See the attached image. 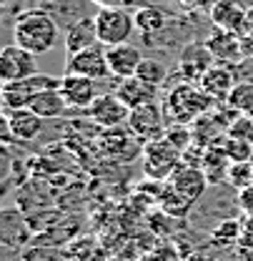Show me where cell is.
<instances>
[{
    "mask_svg": "<svg viewBox=\"0 0 253 261\" xmlns=\"http://www.w3.org/2000/svg\"><path fill=\"white\" fill-rule=\"evenodd\" d=\"M43 10L58 23L61 31H70L73 25L88 20V18H95L98 15V5L93 0H53L48 5H43Z\"/></svg>",
    "mask_w": 253,
    "mask_h": 261,
    "instance_id": "10",
    "label": "cell"
},
{
    "mask_svg": "<svg viewBox=\"0 0 253 261\" xmlns=\"http://www.w3.org/2000/svg\"><path fill=\"white\" fill-rule=\"evenodd\" d=\"M58 91L63 93L65 103L75 111H86L95 98L100 96V88H98L95 81L86 78V75H75V73H63L61 75Z\"/></svg>",
    "mask_w": 253,
    "mask_h": 261,
    "instance_id": "11",
    "label": "cell"
},
{
    "mask_svg": "<svg viewBox=\"0 0 253 261\" xmlns=\"http://www.w3.org/2000/svg\"><path fill=\"white\" fill-rule=\"evenodd\" d=\"M165 116H163V106H158V100L153 103H146V106H138L130 111L128 116V128L135 136V141L140 143H148V141H156L165 136Z\"/></svg>",
    "mask_w": 253,
    "mask_h": 261,
    "instance_id": "6",
    "label": "cell"
},
{
    "mask_svg": "<svg viewBox=\"0 0 253 261\" xmlns=\"http://www.w3.org/2000/svg\"><path fill=\"white\" fill-rule=\"evenodd\" d=\"M208 45V50L216 56V61L221 65H236L243 61L241 56V35L231 31H221V28H211V33L203 40Z\"/></svg>",
    "mask_w": 253,
    "mask_h": 261,
    "instance_id": "18",
    "label": "cell"
},
{
    "mask_svg": "<svg viewBox=\"0 0 253 261\" xmlns=\"http://www.w3.org/2000/svg\"><path fill=\"white\" fill-rule=\"evenodd\" d=\"M246 33L253 35V5L248 8V15H246Z\"/></svg>",
    "mask_w": 253,
    "mask_h": 261,
    "instance_id": "38",
    "label": "cell"
},
{
    "mask_svg": "<svg viewBox=\"0 0 253 261\" xmlns=\"http://www.w3.org/2000/svg\"><path fill=\"white\" fill-rule=\"evenodd\" d=\"M65 73H75V75H86L95 83L113 78L110 75V65H108V56H105V45H93L86 48L75 56H65Z\"/></svg>",
    "mask_w": 253,
    "mask_h": 261,
    "instance_id": "8",
    "label": "cell"
},
{
    "mask_svg": "<svg viewBox=\"0 0 253 261\" xmlns=\"http://www.w3.org/2000/svg\"><path fill=\"white\" fill-rule=\"evenodd\" d=\"M33 236L31 224L25 221V216L20 214V208H3L0 214V241L5 249H15L20 251Z\"/></svg>",
    "mask_w": 253,
    "mask_h": 261,
    "instance_id": "14",
    "label": "cell"
},
{
    "mask_svg": "<svg viewBox=\"0 0 253 261\" xmlns=\"http://www.w3.org/2000/svg\"><path fill=\"white\" fill-rule=\"evenodd\" d=\"M13 40L15 45H20L23 50H28L38 58V56L50 53L58 45L61 28L40 5H35V8L23 10L13 20Z\"/></svg>",
    "mask_w": 253,
    "mask_h": 261,
    "instance_id": "1",
    "label": "cell"
},
{
    "mask_svg": "<svg viewBox=\"0 0 253 261\" xmlns=\"http://www.w3.org/2000/svg\"><path fill=\"white\" fill-rule=\"evenodd\" d=\"M35 3H38V5L43 8V5H48V3H53V0H35Z\"/></svg>",
    "mask_w": 253,
    "mask_h": 261,
    "instance_id": "40",
    "label": "cell"
},
{
    "mask_svg": "<svg viewBox=\"0 0 253 261\" xmlns=\"http://www.w3.org/2000/svg\"><path fill=\"white\" fill-rule=\"evenodd\" d=\"M248 116H251V118H253V111H248Z\"/></svg>",
    "mask_w": 253,
    "mask_h": 261,
    "instance_id": "41",
    "label": "cell"
},
{
    "mask_svg": "<svg viewBox=\"0 0 253 261\" xmlns=\"http://www.w3.org/2000/svg\"><path fill=\"white\" fill-rule=\"evenodd\" d=\"M58 83H61V78H53L45 73H35L23 81H8V83H3V108L5 111L28 108L38 93H43L48 88H58Z\"/></svg>",
    "mask_w": 253,
    "mask_h": 261,
    "instance_id": "4",
    "label": "cell"
},
{
    "mask_svg": "<svg viewBox=\"0 0 253 261\" xmlns=\"http://www.w3.org/2000/svg\"><path fill=\"white\" fill-rule=\"evenodd\" d=\"M226 133H228L231 138H241V141L253 143V118L248 113H238V116L233 118V123L226 128Z\"/></svg>",
    "mask_w": 253,
    "mask_h": 261,
    "instance_id": "30",
    "label": "cell"
},
{
    "mask_svg": "<svg viewBox=\"0 0 253 261\" xmlns=\"http://www.w3.org/2000/svg\"><path fill=\"white\" fill-rule=\"evenodd\" d=\"M246 15H248V8L241 0H218L208 10V20H211L213 28L231 31L236 35L246 33Z\"/></svg>",
    "mask_w": 253,
    "mask_h": 261,
    "instance_id": "13",
    "label": "cell"
},
{
    "mask_svg": "<svg viewBox=\"0 0 253 261\" xmlns=\"http://www.w3.org/2000/svg\"><path fill=\"white\" fill-rule=\"evenodd\" d=\"M3 5H5V8H13V5H15V8L20 10V0H3ZM20 13H23V10H20Z\"/></svg>",
    "mask_w": 253,
    "mask_h": 261,
    "instance_id": "39",
    "label": "cell"
},
{
    "mask_svg": "<svg viewBox=\"0 0 253 261\" xmlns=\"http://www.w3.org/2000/svg\"><path fill=\"white\" fill-rule=\"evenodd\" d=\"M63 43H65V56H75V53H80L86 48L98 45L100 40H98V31H95V18H88V20L73 25L70 31H65Z\"/></svg>",
    "mask_w": 253,
    "mask_h": 261,
    "instance_id": "21",
    "label": "cell"
},
{
    "mask_svg": "<svg viewBox=\"0 0 253 261\" xmlns=\"http://www.w3.org/2000/svg\"><path fill=\"white\" fill-rule=\"evenodd\" d=\"M226 184H228L231 189H236V191H241V189H248V186H253V161L231 163Z\"/></svg>",
    "mask_w": 253,
    "mask_h": 261,
    "instance_id": "28",
    "label": "cell"
},
{
    "mask_svg": "<svg viewBox=\"0 0 253 261\" xmlns=\"http://www.w3.org/2000/svg\"><path fill=\"white\" fill-rule=\"evenodd\" d=\"M40 118H45V121H53V118H61L68 113V103H65L63 93L58 91V88H48V91H43V93H38V96L31 100V106Z\"/></svg>",
    "mask_w": 253,
    "mask_h": 261,
    "instance_id": "23",
    "label": "cell"
},
{
    "mask_svg": "<svg viewBox=\"0 0 253 261\" xmlns=\"http://www.w3.org/2000/svg\"><path fill=\"white\" fill-rule=\"evenodd\" d=\"M216 63H218V61H216V56L208 50V45L201 43V40H193V43H188V45L178 53L176 70H178V75H181L183 81L198 83Z\"/></svg>",
    "mask_w": 253,
    "mask_h": 261,
    "instance_id": "9",
    "label": "cell"
},
{
    "mask_svg": "<svg viewBox=\"0 0 253 261\" xmlns=\"http://www.w3.org/2000/svg\"><path fill=\"white\" fill-rule=\"evenodd\" d=\"M243 221L241 219H223L221 224L211 228V246H233L241 244L243 236Z\"/></svg>",
    "mask_w": 253,
    "mask_h": 261,
    "instance_id": "25",
    "label": "cell"
},
{
    "mask_svg": "<svg viewBox=\"0 0 253 261\" xmlns=\"http://www.w3.org/2000/svg\"><path fill=\"white\" fill-rule=\"evenodd\" d=\"M241 56H243V61L253 58V35H248V33L241 35Z\"/></svg>",
    "mask_w": 253,
    "mask_h": 261,
    "instance_id": "35",
    "label": "cell"
},
{
    "mask_svg": "<svg viewBox=\"0 0 253 261\" xmlns=\"http://www.w3.org/2000/svg\"><path fill=\"white\" fill-rule=\"evenodd\" d=\"M140 81H146V83H151V86H165V81L171 78L168 75V68L160 63L158 58H151V56H146L140 65H138V73H135Z\"/></svg>",
    "mask_w": 253,
    "mask_h": 261,
    "instance_id": "26",
    "label": "cell"
},
{
    "mask_svg": "<svg viewBox=\"0 0 253 261\" xmlns=\"http://www.w3.org/2000/svg\"><path fill=\"white\" fill-rule=\"evenodd\" d=\"M23 259L25 261H70L65 259L61 251H55V249H28V251H23Z\"/></svg>",
    "mask_w": 253,
    "mask_h": 261,
    "instance_id": "32",
    "label": "cell"
},
{
    "mask_svg": "<svg viewBox=\"0 0 253 261\" xmlns=\"http://www.w3.org/2000/svg\"><path fill=\"white\" fill-rule=\"evenodd\" d=\"M158 203H160V208L168 214V216H176V219H188L190 216V211L195 208L193 203H190L186 196H181L171 184H165V186H160V191H158Z\"/></svg>",
    "mask_w": 253,
    "mask_h": 261,
    "instance_id": "24",
    "label": "cell"
},
{
    "mask_svg": "<svg viewBox=\"0 0 253 261\" xmlns=\"http://www.w3.org/2000/svg\"><path fill=\"white\" fill-rule=\"evenodd\" d=\"M221 146H223V151H226V156L231 159V163L253 161V143H248V141L231 138V136L226 133V136H221Z\"/></svg>",
    "mask_w": 253,
    "mask_h": 261,
    "instance_id": "27",
    "label": "cell"
},
{
    "mask_svg": "<svg viewBox=\"0 0 253 261\" xmlns=\"http://www.w3.org/2000/svg\"><path fill=\"white\" fill-rule=\"evenodd\" d=\"M5 116H8V123H10V130H13V138L18 143H31L45 128V118H40L33 108L5 111Z\"/></svg>",
    "mask_w": 253,
    "mask_h": 261,
    "instance_id": "19",
    "label": "cell"
},
{
    "mask_svg": "<svg viewBox=\"0 0 253 261\" xmlns=\"http://www.w3.org/2000/svg\"><path fill=\"white\" fill-rule=\"evenodd\" d=\"M226 103L231 108H236L238 113L253 111V83H236V88L231 91V96L226 98Z\"/></svg>",
    "mask_w": 253,
    "mask_h": 261,
    "instance_id": "29",
    "label": "cell"
},
{
    "mask_svg": "<svg viewBox=\"0 0 253 261\" xmlns=\"http://www.w3.org/2000/svg\"><path fill=\"white\" fill-rule=\"evenodd\" d=\"M165 141L176 148V151H188L190 148V141H193V133H190L186 126H171L165 128Z\"/></svg>",
    "mask_w": 253,
    "mask_h": 261,
    "instance_id": "31",
    "label": "cell"
},
{
    "mask_svg": "<svg viewBox=\"0 0 253 261\" xmlns=\"http://www.w3.org/2000/svg\"><path fill=\"white\" fill-rule=\"evenodd\" d=\"M213 103H216V100L208 96L198 83L181 81V83H176V86L163 96V116H165V123H171V126H190V123H195L201 116H206Z\"/></svg>",
    "mask_w": 253,
    "mask_h": 261,
    "instance_id": "2",
    "label": "cell"
},
{
    "mask_svg": "<svg viewBox=\"0 0 253 261\" xmlns=\"http://www.w3.org/2000/svg\"><path fill=\"white\" fill-rule=\"evenodd\" d=\"M140 153H143V168H146V173H148L153 181H168V178L176 173L178 161L183 159V153L176 151V148L165 141V136L143 143Z\"/></svg>",
    "mask_w": 253,
    "mask_h": 261,
    "instance_id": "5",
    "label": "cell"
},
{
    "mask_svg": "<svg viewBox=\"0 0 253 261\" xmlns=\"http://www.w3.org/2000/svg\"><path fill=\"white\" fill-rule=\"evenodd\" d=\"M98 8H123L126 0H93Z\"/></svg>",
    "mask_w": 253,
    "mask_h": 261,
    "instance_id": "36",
    "label": "cell"
},
{
    "mask_svg": "<svg viewBox=\"0 0 253 261\" xmlns=\"http://www.w3.org/2000/svg\"><path fill=\"white\" fill-rule=\"evenodd\" d=\"M238 203H241V211H246L248 216H253V186L238 191Z\"/></svg>",
    "mask_w": 253,
    "mask_h": 261,
    "instance_id": "34",
    "label": "cell"
},
{
    "mask_svg": "<svg viewBox=\"0 0 253 261\" xmlns=\"http://www.w3.org/2000/svg\"><path fill=\"white\" fill-rule=\"evenodd\" d=\"M38 73V63H35V56L23 50L20 45H5L3 53H0V78L3 83L8 81H23V78H31Z\"/></svg>",
    "mask_w": 253,
    "mask_h": 261,
    "instance_id": "12",
    "label": "cell"
},
{
    "mask_svg": "<svg viewBox=\"0 0 253 261\" xmlns=\"http://www.w3.org/2000/svg\"><path fill=\"white\" fill-rule=\"evenodd\" d=\"M80 113H83L86 118H91L95 126H100V128H121L123 123H128L130 108H128L113 91H105V93H100V96L95 98L86 111H80Z\"/></svg>",
    "mask_w": 253,
    "mask_h": 261,
    "instance_id": "7",
    "label": "cell"
},
{
    "mask_svg": "<svg viewBox=\"0 0 253 261\" xmlns=\"http://www.w3.org/2000/svg\"><path fill=\"white\" fill-rule=\"evenodd\" d=\"M95 31H98L100 45H105V48L128 43L133 31H135L133 10H128V8H100L98 15H95Z\"/></svg>",
    "mask_w": 253,
    "mask_h": 261,
    "instance_id": "3",
    "label": "cell"
},
{
    "mask_svg": "<svg viewBox=\"0 0 253 261\" xmlns=\"http://www.w3.org/2000/svg\"><path fill=\"white\" fill-rule=\"evenodd\" d=\"M133 18H135V28L140 31V35H153V33L163 31L171 20V13L160 5H153V3H146L140 8L133 10Z\"/></svg>",
    "mask_w": 253,
    "mask_h": 261,
    "instance_id": "22",
    "label": "cell"
},
{
    "mask_svg": "<svg viewBox=\"0 0 253 261\" xmlns=\"http://www.w3.org/2000/svg\"><path fill=\"white\" fill-rule=\"evenodd\" d=\"M233 73H236L238 83H253V58H246V61L236 63L233 65Z\"/></svg>",
    "mask_w": 253,
    "mask_h": 261,
    "instance_id": "33",
    "label": "cell"
},
{
    "mask_svg": "<svg viewBox=\"0 0 253 261\" xmlns=\"http://www.w3.org/2000/svg\"><path fill=\"white\" fill-rule=\"evenodd\" d=\"M168 184L181 196H186L193 206L206 196V189H208V178H206L203 168H195V166H188V163L178 166L176 173L168 178Z\"/></svg>",
    "mask_w": 253,
    "mask_h": 261,
    "instance_id": "16",
    "label": "cell"
},
{
    "mask_svg": "<svg viewBox=\"0 0 253 261\" xmlns=\"http://www.w3.org/2000/svg\"><path fill=\"white\" fill-rule=\"evenodd\" d=\"M181 8H186V10H195V8H201V3L203 0H176Z\"/></svg>",
    "mask_w": 253,
    "mask_h": 261,
    "instance_id": "37",
    "label": "cell"
},
{
    "mask_svg": "<svg viewBox=\"0 0 253 261\" xmlns=\"http://www.w3.org/2000/svg\"><path fill=\"white\" fill-rule=\"evenodd\" d=\"M113 93H116V96L121 98L128 108L133 111V108H138V106H146V103L158 100L160 88H158V86L146 83V81H140L138 75H133V78H121V81L116 78Z\"/></svg>",
    "mask_w": 253,
    "mask_h": 261,
    "instance_id": "17",
    "label": "cell"
},
{
    "mask_svg": "<svg viewBox=\"0 0 253 261\" xmlns=\"http://www.w3.org/2000/svg\"><path fill=\"white\" fill-rule=\"evenodd\" d=\"M236 73H233V65H221L216 63L201 81H198V86L208 93V96L213 98V100H221L226 103V98L231 96V91L236 88Z\"/></svg>",
    "mask_w": 253,
    "mask_h": 261,
    "instance_id": "20",
    "label": "cell"
},
{
    "mask_svg": "<svg viewBox=\"0 0 253 261\" xmlns=\"http://www.w3.org/2000/svg\"><path fill=\"white\" fill-rule=\"evenodd\" d=\"M108 65H110V75L113 78H133L138 73V65L146 58L143 56V45H133V43H121V45H110L105 48Z\"/></svg>",
    "mask_w": 253,
    "mask_h": 261,
    "instance_id": "15",
    "label": "cell"
}]
</instances>
